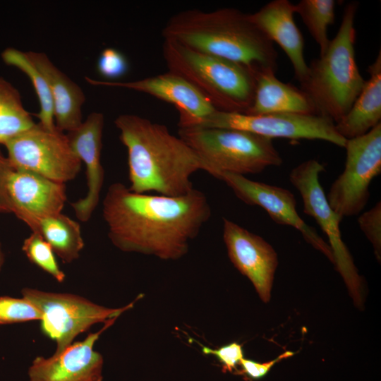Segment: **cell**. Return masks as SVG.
<instances>
[{"instance_id":"obj_33","label":"cell","mask_w":381,"mask_h":381,"mask_svg":"<svg viewBox=\"0 0 381 381\" xmlns=\"http://www.w3.org/2000/svg\"><path fill=\"white\" fill-rule=\"evenodd\" d=\"M3 255H2V253H1V247H0V269H1V267L3 264Z\"/></svg>"},{"instance_id":"obj_28","label":"cell","mask_w":381,"mask_h":381,"mask_svg":"<svg viewBox=\"0 0 381 381\" xmlns=\"http://www.w3.org/2000/svg\"><path fill=\"white\" fill-rule=\"evenodd\" d=\"M100 75L109 80H115L125 75L129 64L125 55L116 49L108 47L101 52L97 64Z\"/></svg>"},{"instance_id":"obj_9","label":"cell","mask_w":381,"mask_h":381,"mask_svg":"<svg viewBox=\"0 0 381 381\" xmlns=\"http://www.w3.org/2000/svg\"><path fill=\"white\" fill-rule=\"evenodd\" d=\"M14 169L30 171L66 183L78 174L81 161L66 134L56 126L48 129L40 123L4 144Z\"/></svg>"},{"instance_id":"obj_26","label":"cell","mask_w":381,"mask_h":381,"mask_svg":"<svg viewBox=\"0 0 381 381\" xmlns=\"http://www.w3.org/2000/svg\"><path fill=\"white\" fill-rule=\"evenodd\" d=\"M22 250L28 260L50 274L58 282H63L66 274L59 267L51 246L37 233L32 231L23 243Z\"/></svg>"},{"instance_id":"obj_19","label":"cell","mask_w":381,"mask_h":381,"mask_svg":"<svg viewBox=\"0 0 381 381\" xmlns=\"http://www.w3.org/2000/svg\"><path fill=\"white\" fill-rule=\"evenodd\" d=\"M26 53L48 83L56 128L67 133L77 128L83 122L82 107L85 100L83 90L59 70L44 53Z\"/></svg>"},{"instance_id":"obj_16","label":"cell","mask_w":381,"mask_h":381,"mask_svg":"<svg viewBox=\"0 0 381 381\" xmlns=\"http://www.w3.org/2000/svg\"><path fill=\"white\" fill-rule=\"evenodd\" d=\"M104 115L92 112L75 129L66 133L72 149L85 165L87 193L71 203L76 217L87 222L96 209L104 179L101 163Z\"/></svg>"},{"instance_id":"obj_8","label":"cell","mask_w":381,"mask_h":381,"mask_svg":"<svg viewBox=\"0 0 381 381\" xmlns=\"http://www.w3.org/2000/svg\"><path fill=\"white\" fill-rule=\"evenodd\" d=\"M324 171L322 164L315 159H309L291 171L289 180L301 195L303 212L316 221L327 236L334 264L355 303L361 305L362 279L341 238L339 224L343 218L330 207L320 183V174Z\"/></svg>"},{"instance_id":"obj_27","label":"cell","mask_w":381,"mask_h":381,"mask_svg":"<svg viewBox=\"0 0 381 381\" xmlns=\"http://www.w3.org/2000/svg\"><path fill=\"white\" fill-rule=\"evenodd\" d=\"M41 320L40 311L25 298L0 296V325Z\"/></svg>"},{"instance_id":"obj_10","label":"cell","mask_w":381,"mask_h":381,"mask_svg":"<svg viewBox=\"0 0 381 381\" xmlns=\"http://www.w3.org/2000/svg\"><path fill=\"white\" fill-rule=\"evenodd\" d=\"M344 148V171L326 196L342 218L363 210L370 197V184L381 173V123L365 134L347 140Z\"/></svg>"},{"instance_id":"obj_21","label":"cell","mask_w":381,"mask_h":381,"mask_svg":"<svg viewBox=\"0 0 381 381\" xmlns=\"http://www.w3.org/2000/svg\"><path fill=\"white\" fill-rule=\"evenodd\" d=\"M367 71L369 79L349 111L335 123L337 131L346 140L361 136L381 123L380 51Z\"/></svg>"},{"instance_id":"obj_18","label":"cell","mask_w":381,"mask_h":381,"mask_svg":"<svg viewBox=\"0 0 381 381\" xmlns=\"http://www.w3.org/2000/svg\"><path fill=\"white\" fill-rule=\"evenodd\" d=\"M295 6L289 0H274L249 13L250 20L289 59L295 78L301 83L308 72L304 58V40L294 20Z\"/></svg>"},{"instance_id":"obj_29","label":"cell","mask_w":381,"mask_h":381,"mask_svg":"<svg viewBox=\"0 0 381 381\" xmlns=\"http://www.w3.org/2000/svg\"><path fill=\"white\" fill-rule=\"evenodd\" d=\"M361 231L372 243L375 255L380 259L381 253V202L363 212L358 219Z\"/></svg>"},{"instance_id":"obj_11","label":"cell","mask_w":381,"mask_h":381,"mask_svg":"<svg viewBox=\"0 0 381 381\" xmlns=\"http://www.w3.org/2000/svg\"><path fill=\"white\" fill-rule=\"evenodd\" d=\"M193 127L244 131L270 139L321 140L344 147L346 139L336 130L334 122L324 116L303 114L247 115L215 110Z\"/></svg>"},{"instance_id":"obj_30","label":"cell","mask_w":381,"mask_h":381,"mask_svg":"<svg viewBox=\"0 0 381 381\" xmlns=\"http://www.w3.org/2000/svg\"><path fill=\"white\" fill-rule=\"evenodd\" d=\"M205 354H212L222 363L224 371L231 372L236 365L243 358L242 346L236 342H232L217 349L202 346Z\"/></svg>"},{"instance_id":"obj_3","label":"cell","mask_w":381,"mask_h":381,"mask_svg":"<svg viewBox=\"0 0 381 381\" xmlns=\"http://www.w3.org/2000/svg\"><path fill=\"white\" fill-rule=\"evenodd\" d=\"M164 39L243 66L254 73L277 69L273 42L236 8L212 11L188 9L173 15L162 30Z\"/></svg>"},{"instance_id":"obj_15","label":"cell","mask_w":381,"mask_h":381,"mask_svg":"<svg viewBox=\"0 0 381 381\" xmlns=\"http://www.w3.org/2000/svg\"><path fill=\"white\" fill-rule=\"evenodd\" d=\"M116 320L107 321L100 330L59 353L36 357L28 370L29 381H102L103 358L94 345Z\"/></svg>"},{"instance_id":"obj_31","label":"cell","mask_w":381,"mask_h":381,"mask_svg":"<svg viewBox=\"0 0 381 381\" xmlns=\"http://www.w3.org/2000/svg\"><path fill=\"white\" fill-rule=\"evenodd\" d=\"M13 171L8 157H4L0 152V212L13 213L8 184Z\"/></svg>"},{"instance_id":"obj_5","label":"cell","mask_w":381,"mask_h":381,"mask_svg":"<svg viewBox=\"0 0 381 381\" xmlns=\"http://www.w3.org/2000/svg\"><path fill=\"white\" fill-rule=\"evenodd\" d=\"M169 71L193 85L217 111L245 114L255 92V73L246 67L164 39Z\"/></svg>"},{"instance_id":"obj_22","label":"cell","mask_w":381,"mask_h":381,"mask_svg":"<svg viewBox=\"0 0 381 381\" xmlns=\"http://www.w3.org/2000/svg\"><path fill=\"white\" fill-rule=\"evenodd\" d=\"M28 226L51 246L64 263H71L79 258L84 241L76 221L59 213L35 220Z\"/></svg>"},{"instance_id":"obj_4","label":"cell","mask_w":381,"mask_h":381,"mask_svg":"<svg viewBox=\"0 0 381 381\" xmlns=\"http://www.w3.org/2000/svg\"><path fill=\"white\" fill-rule=\"evenodd\" d=\"M358 6L355 1L346 4L336 36L325 53L312 61L300 83L317 114L334 123L349 111L365 81L359 72L354 49Z\"/></svg>"},{"instance_id":"obj_7","label":"cell","mask_w":381,"mask_h":381,"mask_svg":"<svg viewBox=\"0 0 381 381\" xmlns=\"http://www.w3.org/2000/svg\"><path fill=\"white\" fill-rule=\"evenodd\" d=\"M23 298L41 313L43 332L55 341L59 353L71 344L75 337L99 322L117 318L133 307V303L119 308H109L72 294L47 292L24 288Z\"/></svg>"},{"instance_id":"obj_13","label":"cell","mask_w":381,"mask_h":381,"mask_svg":"<svg viewBox=\"0 0 381 381\" xmlns=\"http://www.w3.org/2000/svg\"><path fill=\"white\" fill-rule=\"evenodd\" d=\"M223 239L231 262L250 279L260 298L267 302L278 264L272 246L226 218H223Z\"/></svg>"},{"instance_id":"obj_25","label":"cell","mask_w":381,"mask_h":381,"mask_svg":"<svg viewBox=\"0 0 381 381\" xmlns=\"http://www.w3.org/2000/svg\"><path fill=\"white\" fill-rule=\"evenodd\" d=\"M334 0H301L295 6L298 13L320 47V55L327 49L330 40L328 28L334 23Z\"/></svg>"},{"instance_id":"obj_1","label":"cell","mask_w":381,"mask_h":381,"mask_svg":"<svg viewBox=\"0 0 381 381\" xmlns=\"http://www.w3.org/2000/svg\"><path fill=\"white\" fill-rule=\"evenodd\" d=\"M102 214L111 243L124 252L177 260L211 216L206 195L193 189L177 197L138 193L123 183L109 186Z\"/></svg>"},{"instance_id":"obj_20","label":"cell","mask_w":381,"mask_h":381,"mask_svg":"<svg viewBox=\"0 0 381 381\" xmlns=\"http://www.w3.org/2000/svg\"><path fill=\"white\" fill-rule=\"evenodd\" d=\"M281 113L318 114L311 100L301 88L279 80L272 71L258 72L253 102L244 114Z\"/></svg>"},{"instance_id":"obj_24","label":"cell","mask_w":381,"mask_h":381,"mask_svg":"<svg viewBox=\"0 0 381 381\" xmlns=\"http://www.w3.org/2000/svg\"><path fill=\"white\" fill-rule=\"evenodd\" d=\"M1 56L7 65L16 67L28 75L40 103V111L37 114L39 123L48 129L54 128L53 101L48 83L43 74L32 63L26 52L15 48H7Z\"/></svg>"},{"instance_id":"obj_6","label":"cell","mask_w":381,"mask_h":381,"mask_svg":"<svg viewBox=\"0 0 381 381\" xmlns=\"http://www.w3.org/2000/svg\"><path fill=\"white\" fill-rule=\"evenodd\" d=\"M183 139L205 162L207 173L255 174L279 167L282 158L272 139L250 132L220 128H179Z\"/></svg>"},{"instance_id":"obj_23","label":"cell","mask_w":381,"mask_h":381,"mask_svg":"<svg viewBox=\"0 0 381 381\" xmlns=\"http://www.w3.org/2000/svg\"><path fill=\"white\" fill-rule=\"evenodd\" d=\"M35 123L24 108L18 90L0 77V143L4 144Z\"/></svg>"},{"instance_id":"obj_2","label":"cell","mask_w":381,"mask_h":381,"mask_svg":"<svg viewBox=\"0 0 381 381\" xmlns=\"http://www.w3.org/2000/svg\"><path fill=\"white\" fill-rule=\"evenodd\" d=\"M114 124L127 150L131 190L181 196L194 189L195 172L207 171L197 153L164 125L130 114L117 116Z\"/></svg>"},{"instance_id":"obj_32","label":"cell","mask_w":381,"mask_h":381,"mask_svg":"<svg viewBox=\"0 0 381 381\" xmlns=\"http://www.w3.org/2000/svg\"><path fill=\"white\" fill-rule=\"evenodd\" d=\"M294 354V353L291 351H286L279 355L277 358L263 363L243 358L239 363L242 366L243 372L248 377L253 379H260L269 373L270 370L275 363L282 359L292 356Z\"/></svg>"},{"instance_id":"obj_17","label":"cell","mask_w":381,"mask_h":381,"mask_svg":"<svg viewBox=\"0 0 381 381\" xmlns=\"http://www.w3.org/2000/svg\"><path fill=\"white\" fill-rule=\"evenodd\" d=\"M8 190L13 213L28 226L38 219L61 213L67 200L66 183L27 170L14 169Z\"/></svg>"},{"instance_id":"obj_14","label":"cell","mask_w":381,"mask_h":381,"mask_svg":"<svg viewBox=\"0 0 381 381\" xmlns=\"http://www.w3.org/2000/svg\"><path fill=\"white\" fill-rule=\"evenodd\" d=\"M92 85L121 87L150 95L171 103L179 114V128L196 126L216 109L190 83L173 72L128 82L101 81L85 77Z\"/></svg>"},{"instance_id":"obj_12","label":"cell","mask_w":381,"mask_h":381,"mask_svg":"<svg viewBox=\"0 0 381 381\" xmlns=\"http://www.w3.org/2000/svg\"><path fill=\"white\" fill-rule=\"evenodd\" d=\"M217 179L225 182L243 202L262 207L276 223L292 226L300 231L306 241L325 254L334 264L329 244L314 227L301 218L296 210V200L291 191L232 173H221Z\"/></svg>"}]
</instances>
